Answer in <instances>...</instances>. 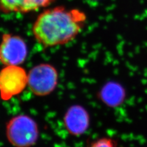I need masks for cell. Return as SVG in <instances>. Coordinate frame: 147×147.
Returning <instances> with one entry per match:
<instances>
[{"mask_svg": "<svg viewBox=\"0 0 147 147\" xmlns=\"http://www.w3.org/2000/svg\"><path fill=\"white\" fill-rule=\"evenodd\" d=\"M86 19V13L79 9L57 6L41 12L32 31L37 42L45 47L63 45L81 33Z\"/></svg>", "mask_w": 147, "mask_h": 147, "instance_id": "1", "label": "cell"}, {"mask_svg": "<svg viewBox=\"0 0 147 147\" xmlns=\"http://www.w3.org/2000/svg\"><path fill=\"white\" fill-rule=\"evenodd\" d=\"M7 139L15 147H31L39 138L38 124L31 117L19 115L12 118L6 125Z\"/></svg>", "mask_w": 147, "mask_h": 147, "instance_id": "2", "label": "cell"}, {"mask_svg": "<svg viewBox=\"0 0 147 147\" xmlns=\"http://www.w3.org/2000/svg\"><path fill=\"white\" fill-rule=\"evenodd\" d=\"M58 74L51 64L42 63L28 73V86L34 94L45 96L52 93L58 84Z\"/></svg>", "mask_w": 147, "mask_h": 147, "instance_id": "3", "label": "cell"}, {"mask_svg": "<svg viewBox=\"0 0 147 147\" xmlns=\"http://www.w3.org/2000/svg\"><path fill=\"white\" fill-rule=\"evenodd\" d=\"M28 86V73L20 65L5 66L0 70V97L8 100Z\"/></svg>", "mask_w": 147, "mask_h": 147, "instance_id": "4", "label": "cell"}, {"mask_svg": "<svg viewBox=\"0 0 147 147\" xmlns=\"http://www.w3.org/2000/svg\"><path fill=\"white\" fill-rule=\"evenodd\" d=\"M28 55L25 41L20 36L4 33L0 42V62L4 66L20 65Z\"/></svg>", "mask_w": 147, "mask_h": 147, "instance_id": "5", "label": "cell"}, {"mask_svg": "<svg viewBox=\"0 0 147 147\" xmlns=\"http://www.w3.org/2000/svg\"><path fill=\"white\" fill-rule=\"evenodd\" d=\"M64 125L71 134L80 136L88 129L90 118L88 111L80 105H74L67 109L64 116Z\"/></svg>", "mask_w": 147, "mask_h": 147, "instance_id": "6", "label": "cell"}, {"mask_svg": "<svg viewBox=\"0 0 147 147\" xmlns=\"http://www.w3.org/2000/svg\"><path fill=\"white\" fill-rule=\"evenodd\" d=\"M56 0H0V11L25 13L47 7Z\"/></svg>", "mask_w": 147, "mask_h": 147, "instance_id": "7", "label": "cell"}, {"mask_svg": "<svg viewBox=\"0 0 147 147\" xmlns=\"http://www.w3.org/2000/svg\"><path fill=\"white\" fill-rule=\"evenodd\" d=\"M99 97L102 102L110 107H117L125 99L126 92L117 83L111 82L105 85L100 90Z\"/></svg>", "mask_w": 147, "mask_h": 147, "instance_id": "8", "label": "cell"}, {"mask_svg": "<svg viewBox=\"0 0 147 147\" xmlns=\"http://www.w3.org/2000/svg\"><path fill=\"white\" fill-rule=\"evenodd\" d=\"M88 147H118L117 142L109 137H101L93 141Z\"/></svg>", "mask_w": 147, "mask_h": 147, "instance_id": "9", "label": "cell"}]
</instances>
